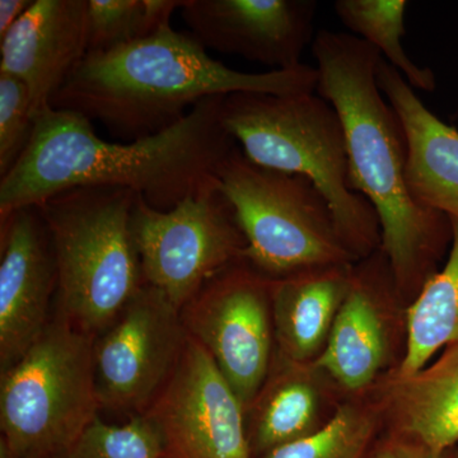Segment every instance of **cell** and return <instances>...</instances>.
<instances>
[{
	"label": "cell",
	"instance_id": "obj_5",
	"mask_svg": "<svg viewBox=\"0 0 458 458\" xmlns=\"http://www.w3.org/2000/svg\"><path fill=\"white\" fill-rule=\"evenodd\" d=\"M135 198L129 190L78 188L38 205L55 256L59 311L92 335L144 285L131 228Z\"/></svg>",
	"mask_w": 458,
	"mask_h": 458
},
{
	"label": "cell",
	"instance_id": "obj_25",
	"mask_svg": "<svg viewBox=\"0 0 458 458\" xmlns=\"http://www.w3.org/2000/svg\"><path fill=\"white\" fill-rule=\"evenodd\" d=\"M35 119L25 84L0 73V177L17 164L31 140Z\"/></svg>",
	"mask_w": 458,
	"mask_h": 458
},
{
	"label": "cell",
	"instance_id": "obj_10",
	"mask_svg": "<svg viewBox=\"0 0 458 458\" xmlns=\"http://www.w3.org/2000/svg\"><path fill=\"white\" fill-rule=\"evenodd\" d=\"M408 307L381 249L358 260L327 346L315 363L344 394L369 391L399 369L405 358Z\"/></svg>",
	"mask_w": 458,
	"mask_h": 458
},
{
	"label": "cell",
	"instance_id": "obj_16",
	"mask_svg": "<svg viewBox=\"0 0 458 458\" xmlns=\"http://www.w3.org/2000/svg\"><path fill=\"white\" fill-rule=\"evenodd\" d=\"M346 396L315 361L297 363L276 352L267 381L246 410L251 456L318 432Z\"/></svg>",
	"mask_w": 458,
	"mask_h": 458
},
{
	"label": "cell",
	"instance_id": "obj_21",
	"mask_svg": "<svg viewBox=\"0 0 458 458\" xmlns=\"http://www.w3.org/2000/svg\"><path fill=\"white\" fill-rule=\"evenodd\" d=\"M386 436L381 406L369 388L348 394L334 418L318 432L261 458H376Z\"/></svg>",
	"mask_w": 458,
	"mask_h": 458
},
{
	"label": "cell",
	"instance_id": "obj_9",
	"mask_svg": "<svg viewBox=\"0 0 458 458\" xmlns=\"http://www.w3.org/2000/svg\"><path fill=\"white\" fill-rule=\"evenodd\" d=\"M271 279L246 260L214 276L182 310L189 335L207 349L247 410L269 376L274 354Z\"/></svg>",
	"mask_w": 458,
	"mask_h": 458
},
{
	"label": "cell",
	"instance_id": "obj_3",
	"mask_svg": "<svg viewBox=\"0 0 458 458\" xmlns=\"http://www.w3.org/2000/svg\"><path fill=\"white\" fill-rule=\"evenodd\" d=\"M318 69L245 73L213 59L195 36L170 25L141 40L87 54L51 107L98 120L123 140L170 128L205 98L234 93L316 92Z\"/></svg>",
	"mask_w": 458,
	"mask_h": 458
},
{
	"label": "cell",
	"instance_id": "obj_23",
	"mask_svg": "<svg viewBox=\"0 0 458 458\" xmlns=\"http://www.w3.org/2000/svg\"><path fill=\"white\" fill-rule=\"evenodd\" d=\"M177 0H89V54L148 38L182 7Z\"/></svg>",
	"mask_w": 458,
	"mask_h": 458
},
{
	"label": "cell",
	"instance_id": "obj_15",
	"mask_svg": "<svg viewBox=\"0 0 458 458\" xmlns=\"http://www.w3.org/2000/svg\"><path fill=\"white\" fill-rule=\"evenodd\" d=\"M87 54L89 0H33L0 40V73L25 84L35 119Z\"/></svg>",
	"mask_w": 458,
	"mask_h": 458
},
{
	"label": "cell",
	"instance_id": "obj_14",
	"mask_svg": "<svg viewBox=\"0 0 458 458\" xmlns=\"http://www.w3.org/2000/svg\"><path fill=\"white\" fill-rule=\"evenodd\" d=\"M0 222V366L4 372L49 324L56 267L49 229L38 205L21 208Z\"/></svg>",
	"mask_w": 458,
	"mask_h": 458
},
{
	"label": "cell",
	"instance_id": "obj_20",
	"mask_svg": "<svg viewBox=\"0 0 458 458\" xmlns=\"http://www.w3.org/2000/svg\"><path fill=\"white\" fill-rule=\"evenodd\" d=\"M445 265L408 307V345L396 370L409 376L430 363L441 349L458 343V222Z\"/></svg>",
	"mask_w": 458,
	"mask_h": 458
},
{
	"label": "cell",
	"instance_id": "obj_27",
	"mask_svg": "<svg viewBox=\"0 0 458 458\" xmlns=\"http://www.w3.org/2000/svg\"><path fill=\"white\" fill-rule=\"evenodd\" d=\"M33 0H0V40L31 7Z\"/></svg>",
	"mask_w": 458,
	"mask_h": 458
},
{
	"label": "cell",
	"instance_id": "obj_19",
	"mask_svg": "<svg viewBox=\"0 0 458 458\" xmlns=\"http://www.w3.org/2000/svg\"><path fill=\"white\" fill-rule=\"evenodd\" d=\"M354 264L318 267L271 279L276 354L297 363L318 360L351 288Z\"/></svg>",
	"mask_w": 458,
	"mask_h": 458
},
{
	"label": "cell",
	"instance_id": "obj_26",
	"mask_svg": "<svg viewBox=\"0 0 458 458\" xmlns=\"http://www.w3.org/2000/svg\"><path fill=\"white\" fill-rule=\"evenodd\" d=\"M376 458H458V445L445 451H434L421 443L387 434Z\"/></svg>",
	"mask_w": 458,
	"mask_h": 458
},
{
	"label": "cell",
	"instance_id": "obj_13",
	"mask_svg": "<svg viewBox=\"0 0 458 458\" xmlns=\"http://www.w3.org/2000/svg\"><path fill=\"white\" fill-rule=\"evenodd\" d=\"M182 17L205 49L289 71L315 40V0H183Z\"/></svg>",
	"mask_w": 458,
	"mask_h": 458
},
{
	"label": "cell",
	"instance_id": "obj_12",
	"mask_svg": "<svg viewBox=\"0 0 458 458\" xmlns=\"http://www.w3.org/2000/svg\"><path fill=\"white\" fill-rule=\"evenodd\" d=\"M146 412L161 430L165 457H252L246 410L209 352L192 336Z\"/></svg>",
	"mask_w": 458,
	"mask_h": 458
},
{
	"label": "cell",
	"instance_id": "obj_7",
	"mask_svg": "<svg viewBox=\"0 0 458 458\" xmlns=\"http://www.w3.org/2000/svg\"><path fill=\"white\" fill-rule=\"evenodd\" d=\"M219 182L245 236V260L267 278L358 261L327 199L307 177L256 165L238 147Z\"/></svg>",
	"mask_w": 458,
	"mask_h": 458
},
{
	"label": "cell",
	"instance_id": "obj_2",
	"mask_svg": "<svg viewBox=\"0 0 458 458\" xmlns=\"http://www.w3.org/2000/svg\"><path fill=\"white\" fill-rule=\"evenodd\" d=\"M311 49L318 63L316 93L342 120L352 189L378 216L381 250L409 306L447 259L451 219L419 203L410 191L405 131L377 80L379 51L352 33L328 30L316 33Z\"/></svg>",
	"mask_w": 458,
	"mask_h": 458
},
{
	"label": "cell",
	"instance_id": "obj_6",
	"mask_svg": "<svg viewBox=\"0 0 458 458\" xmlns=\"http://www.w3.org/2000/svg\"><path fill=\"white\" fill-rule=\"evenodd\" d=\"M95 340L59 311L2 372V458H63L98 417Z\"/></svg>",
	"mask_w": 458,
	"mask_h": 458
},
{
	"label": "cell",
	"instance_id": "obj_22",
	"mask_svg": "<svg viewBox=\"0 0 458 458\" xmlns=\"http://www.w3.org/2000/svg\"><path fill=\"white\" fill-rule=\"evenodd\" d=\"M406 0H337L334 11L352 35L369 42L414 89H437L432 69L418 65L403 45L405 36Z\"/></svg>",
	"mask_w": 458,
	"mask_h": 458
},
{
	"label": "cell",
	"instance_id": "obj_17",
	"mask_svg": "<svg viewBox=\"0 0 458 458\" xmlns=\"http://www.w3.org/2000/svg\"><path fill=\"white\" fill-rule=\"evenodd\" d=\"M377 80L405 131L406 181L412 197L458 222V131L434 114L384 57Z\"/></svg>",
	"mask_w": 458,
	"mask_h": 458
},
{
	"label": "cell",
	"instance_id": "obj_11",
	"mask_svg": "<svg viewBox=\"0 0 458 458\" xmlns=\"http://www.w3.org/2000/svg\"><path fill=\"white\" fill-rule=\"evenodd\" d=\"M188 336L182 315L170 300L155 286H141L95 340L101 408L148 411L179 364Z\"/></svg>",
	"mask_w": 458,
	"mask_h": 458
},
{
	"label": "cell",
	"instance_id": "obj_18",
	"mask_svg": "<svg viewBox=\"0 0 458 458\" xmlns=\"http://www.w3.org/2000/svg\"><path fill=\"white\" fill-rule=\"evenodd\" d=\"M387 434L421 443L434 451L458 445V343L412 375L396 370L372 387Z\"/></svg>",
	"mask_w": 458,
	"mask_h": 458
},
{
	"label": "cell",
	"instance_id": "obj_4",
	"mask_svg": "<svg viewBox=\"0 0 458 458\" xmlns=\"http://www.w3.org/2000/svg\"><path fill=\"white\" fill-rule=\"evenodd\" d=\"M223 123L250 161L318 186L357 260L381 249L378 216L352 189L345 132L330 102L316 92L234 93L223 101Z\"/></svg>",
	"mask_w": 458,
	"mask_h": 458
},
{
	"label": "cell",
	"instance_id": "obj_8",
	"mask_svg": "<svg viewBox=\"0 0 458 458\" xmlns=\"http://www.w3.org/2000/svg\"><path fill=\"white\" fill-rule=\"evenodd\" d=\"M131 228L144 284L161 291L179 311L214 276L245 260V236L221 185L170 210L155 209L137 195Z\"/></svg>",
	"mask_w": 458,
	"mask_h": 458
},
{
	"label": "cell",
	"instance_id": "obj_24",
	"mask_svg": "<svg viewBox=\"0 0 458 458\" xmlns=\"http://www.w3.org/2000/svg\"><path fill=\"white\" fill-rule=\"evenodd\" d=\"M161 430L149 414L135 415L123 426H110L98 417L63 458H162Z\"/></svg>",
	"mask_w": 458,
	"mask_h": 458
},
{
	"label": "cell",
	"instance_id": "obj_1",
	"mask_svg": "<svg viewBox=\"0 0 458 458\" xmlns=\"http://www.w3.org/2000/svg\"><path fill=\"white\" fill-rule=\"evenodd\" d=\"M225 98H205L170 128L129 143L102 140L81 114L45 108L25 152L0 180V218L78 188L129 190L158 210L218 188L238 148L223 123Z\"/></svg>",
	"mask_w": 458,
	"mask_h": 458
}]
</instances>
